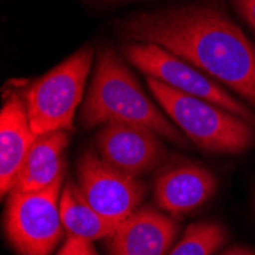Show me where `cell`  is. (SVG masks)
<instances>
[{
	"instance_id": "obj_1",
	"label": "cell",
	"mask_w": 255,
	"mask_h": 255,
	"mask_svg": "<svg viewBox=\"0 0 255 255\" xmlns=\"http://www.w3.org/2000/svg\"><path fill=\"white\" fill-rule=\"evenodd\" d=\"M123 32L196 66L255 107V46L214 5H187L130 17Z\"/></svg>"
},
{
	"instance_id": "obj_2",
	"label": "cell",
	"mask_w": 255,
	"mask_h": 255,
	"mask_svg": "<svg viewBox=\"0 0 255 255\" xmlns=\"http://www.w3.org/2000/svg\"><path fill=\"white\" fill-rule=\"evenodd\" d=\"M80 120L86 128L107 123L144 126L165 141L188 147L185 134L145 95L124 60L109 46L97 52L95 74L83 101Z\"/></svg>"
},
{
	"instance_id": "obj_3",
	"label": "cell",
	"mask_w": 255,
	"mask_h": 255,
	"mask_svg": "<svg viewBox=\"0 0 255 255\" xmlns=\"http://www.w3.org/2000/svg\"><path fill=\"white\" fill-rule=\"evenodd\" d=\"M147 86L170 120L200 150L237 154L255 144V127L237 115L150 77Z\"/></svg>"
},
{
	"instance_id": "obj_4",
	"label": "cell",
	"mask_w": 255,
	"mask_h": 255,
	"mask_svg": "<svg viewBox=\"0 0 255 255\" xmlns=\"http://www.w3.org/2000/svg\"><path fill=\"white\" fill-rule=\"evenodd\" d=\"M94 54L92 46H83L25 89L23 100L37 136L74 130L75 112L83 101Z\"/></svg>"
},
{
	"instance_id": "obj_5",
	"label": "cell",
	"mask_w": 255,
	"mask_h": 255,
	"mask_svg": "<svg viewBox=\"0 0 255 255\" xmlns=\"http://www.w3.org/2000/svg\"><path fill=\"white\" fill-rule=\"evenodd\" d=\"M63 177L44 190H14L9 194L3 228L17 255H51L64 237L66 229L60 214Z\"/></svg>"
},
{
	"instance_id": "obj_6",
	"label": "cell",
	"mask_w": 255,
	"mask_h": 255,
	"mask_svg": "<svg viewBox=\"0 0 255 255\" xmlns=\"http://www.w3.org/2000/svg\"><path fill=\"white\" fill-rule=\"evenodd\" d=\"M126 60L150 78L183 94L210 101L237 115L255 127V113L236 97L188 61L151 43L128 41L123 48Z\"/></svg>"
},
{
	"instance_id": "obj_7",
	"label": "cell",
	"mask_w": 255,
	"mask_h": 255,
	"mask_svg": "<svg viewBox=\"0 0 255 255\" xmlns=\"http://www.w3.org/2000/svg\"><path fill=\"white\" fill-rule=\"evenodd\" d=\"M77 177L89 203L107 220L121 225L147 194V183L109 165L98 151L86 150L77 160Z\"/></svg>"
},
{
	"instance_id": "obj_8",
	"label": "cell",
	"mask_w": 255,
	"mask_h": 255,
	"mask_svg": "<svg viewBox=\"0 0 255 255\" xmlns=\"http://www.w3.org/2000/svg\"><path fill=\"white\" fill-rule=\"evenodd\" d=\"M97 151L104 162L139 177L164 165L167 148L159 134L144 126L107 123L95 134Z\"/></svg>"
},
{
	"instance_id": "obj_9",
	"label": "cell",
	"mask_w": 255,
	"mask_h": 255,
	"mask_svg": "<svg viewBox=\"0 0 255 255\" xmlns=\"http://www.w3.org/2000/svg\"><path fill=\"white\" fill-rule=\"evenodd\" d=\"M216 190V176L200 164L185 159L164 164L153 185L156 205L173 216L197 210L214 196Z\"/></svg>"
},
{
	"instance_id": "obj_10",
	"label": "cell",
	"mask_w": 255,
	"mask_h": 255,
	"mask_svg": "<svg viewBox=\"0 0 255 255\" xmlns=\"http://www.w3.org/2000/svg\"><path fill=\"white\" fill-rule=\"evenodd\" d=\"M179 223L153 206H141L109 239L110 255H168Z\"/></svg>"
},
{
	"instance_id": "obj_11",
	"label": "cell",
	"mask_w": 255,
	"mask_h": 255,
	"mask_svg": "<svg viewBox=\"0 0 255 255\" xmlns=\"http://www.w3.org/2000/svg\"><path fill=\"white\" fill-rule=\"evenodd\" d=\"M26 104L18 94L11 92L6 95L0 112V183L2 197L11 194L17 185L20 171L26 156L35 141Z\"/></svg>"
},
{
	"instance_id": "obj_12",
	"label": "cell",
	"mask_w": 255,
	"mask_h": 255,
	"mask_svg": "<svg viewBox=\"0 0 255 255\" xmlns=\"http://www.w3.org/2000/svg\"><path fill=\"white\" fill-rule=\"evenodd\" d=\"M67 145L69 134L64 130L38 134L26 156L14 190H44L60 176H64V151Z\"/></svg>"
},
{
	"instance_id": "obj_13",
	"label": "cell",
	"mask_w": 255,
	"mask_h": 255,
	"mask_svg": "<svg viewBox=\"0 0 255 255\" xmlns=\"http://www.w3.org/2000/svg\"><path fill=\"white\" fill-rule=\"evenodd\" d=\"M60 214L67 236L90 242L110 239L120 226L101 216L89 203L80 185L71 179L66 180L60 196Z\"/></svg>"
},
{
	"instance_id": "obj_14",
	"label": "cell",
	"mask_w": 255,
	"mask_h": 255,
	"mask_svg": "<svg viewBox=\"0 0 255 255\" xmlns=\"http://www.w3.org/2000/svg\"><path fill=\"white\" fill-rule=\"evenodd\" d=\"M226 229L217 222L193 223L168 255H213L226 242Z\"/></svg>"
},
{
	"instance_id": "obj_15",
	"label": "cell",
	"mask_w": 255,
	"mask_h": 255,
	"mask_svg": "<svg viewBox=\"0 0 255 255\" xmlns=\"http://www.w3.org/2000/svg\"><path fill=\"white\" fill-rule=\"evenodd\" d=\"M57 255H98V252L90 240L67 236L64 245L58 249Z\"/></svg>"
},
{
	"instance_id": "obj_16",
	"label": "cell",
	"mask_w": 255,
	"mask_h": 255,
	"mask_svg": "<svg viewBox=\"0 0 255 255\" xmlns=\"http://www.w3.org/2000/svg\"><path fill=\"white\" fill-rule=\"evenodd\" d=\"M234 6L246 25L255 32V0H234Z\"/></svg>"
},
{
	"instance_id": "obj_17",
	"label": "cell",
	"mask_w": 255,
	"mask_h": 255,
	"mask_svg": "<svg viewBox=\"0 0 255 255\" xmlns=\"http://www.w3.org/2000/svg\"><path fill=\"white\" fill-rule=\"evenodd\" d=\"M220 255H255V251L242 248V246H234V248H229L228 251L222 252Z\"/></svg>"
}]
</instances>
